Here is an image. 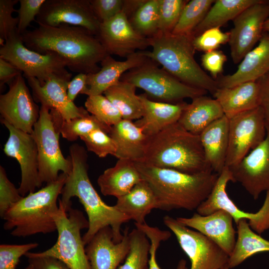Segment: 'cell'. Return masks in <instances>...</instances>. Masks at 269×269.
Returning <instances> with one entry per match:
<instances>
[{
	"label": "cell",
	"mask_w": 269,
	"mask_h": 269,
	"mask_svg": "<svg viewBox=\"0 0 269 269\" xmlns=\"http://www.w3.org/2000/svg\"><path fill=\"white\" fill-rule=\"evenodd\" d=\"M69 156L72 163L71 172L67 175L58 204L68 212L72 208L71 198L77 197L87 213L89 226L82 236L85 245L101 229L110 227L115 242L123 237L122 225L130 219L116 206L105 203L92 185L88 176V155L82 145L74 143L69 147Z\"/></svg>",
	"instance_id": "obj_1"
},
{
	"label": "cell",
	"mask_w": 269,
	"mask_h": 269,
	"mask_svg": "<svg viewBox=\"0 0 269 269\" xmlns=\"http://www.w3.org/2000/svg\"><path fill=\"white\" fill-rule=\"evenodd\" d=\"M21 36L28 48L40 53L54 52L64 59L69 69L78 73H97L101 68L98 64L108 55L97 37L80 26L39 24Z\"/></svg>",
	"instance_id": "obj_2"
},
{
	"label": "cell",
	"mask_w": 269,
	"mask_h": 269,
	"mask_svg": "<svg viewBox=\"0 0 269 269\" xmlns=\"http://www.w3.org/2000/svg\"><path fill=\"white\" fill-rule=\"evenodd\" d=\"M135 164L154 192L157 209L165 211L196 210L210 194L219 176L212 170L190 174L143 163Z\"/></svg>",
	"instance_id": "obj_3"
},
{
	"label": "cell",
	"mask_w": 269,
	"mask_h": 269,
	"mask_svg": "<svg viewBox=\"0 0 269 269\" xmlns=\"http://www.w3.org/2000/svg\"><path fill=\"white\" fill-rule=\"evenodd\" d=\"M141 163L190 174L213 171L206 160L199 135L178 122L148 136Z\"/></svg>",
	"instance_id": "obj_4"
},
{
	"label": "cell",
	"mask_w": 269,
	"mask_h": 269,
	"mask_svg": "<svg viewBox=\"0 0 269 269\" xmlns=\"http://www.w3.org/2000/svg\"><path fill=\"white\" fill-rule=\"evenodd\" d=\"M67 177L60 173L56 180L29 193L12 206L2 218L4 229L12 230L11 235L17 237L57 231L54 215L59 210L58 198Z\"/></svg>",
	"instance_id": "obj_5"
},
{
	"label": "cell",
	"mask_w": 269,
	"mask_h": 269,
	"mask_svg": "<svg viewBox=\"0 0 269 269\" xmlns=\"http://www.w3.org/2000/svg\"><path fill=\"white\" fill-rule=\"evenodd\" d=\"M149 58L182 82L213 95L218 88L216 80L208 75L194 57L192 36L157 33L149 38Z\"/></svg>",
	"instance_id": "obj_6"
},
{
	"label": "cell",
	"mask_w": 269,
	"mask_h": 269,
	"mask_svg": "<svg viewBox=\"0 0 269 269\" xmlns=\"http://www.w3.org/2000/svg\"><path fill=\"white\" fill-rule=\"evenodd\" d=\"M158 65L149 58L143 64L124 74L121 80L142 89L149 99L155 102L177 103L207 93L182 82Z\"/></svg>",
	"instance_id": "obj_7"
},
{
	"label": "cell",
	"mask_w": 269,
	"mask_h": 269,
	"mask_svg": "<svg viewBox=\"0 0 269 269\" xmlns=\"http://www.w3.org/2000/svg\"><path fill=\"white\" fill-rule=\"evenodd\" d=\"M54 219L58 232L56 243L49 249L35 253L55 258L69 269H91L81 235V231L89 226L83 213L72 208L67 213L59 205Z\"/></svg>",
	"instance_id": "obj_8"
},
{
	"label": "cell",
	"mask_w": 269,
	"mask_h": 269,
	"mask_svg": "<svg viewBox=\"0 0 269 269\" xmlns=\"http://www.w3.org/2000/svg\"><path fill=\"white\" fill-rule=\"evenodd\" d=\"M0 58L16 66L26 78H35L40 85L55 77L71 79L66 61L58 54L40 53L26 47L19 34L8 38L0 48Z\"/></svg>",
	"instance_id": "obj_9"
},
{
	"label": "cell",
	"mask_w": 269,
	"mask_h": 269,
	"mask_svg": "<svg viewBox=\"0 0 269 269\" xmlns=\"http://www.w3.org/2000/svg\"><path fill=\"white\" fill-rule=\"evenodd\" d=\"M50 109L41 105L39 117L32 134L36 143L40 181L48 184L56 180L61 171L67 175L72 169L70 156L65 158L60 148L59 124L52 117Z\"/></svg>",
	"instance_id": "obj_10"
},
{
	"label": "cell",
	"mask_w": 269,
	"mask_h": 269,
	"mask_svg": "<svg viewBox=\"0 0 269 269\" xmlns=\"http://www.w3.org/2000/svg\"><path fill=\"white\" fill-rule=\"evenodd\" d=\"M163 222L174 233L181 248L189 258L190 269L229 268V255L212 240L170 216H165Z\"/></svg>",
	"instance_id": "obj_11"
},
{
	"label": "cell",
	"mask_w": 269,
	"mask_h": 269,
	"mask_svg": "<svg viewBox=\"0 0 269 269\" xmlns=\"http://www.w3.org/2000/svg\"><path fill=\"white\" fill-rule=\"evenodd\" d=\"M267 134L266 121L259 106L229 119V144L225 166L232 167L257 147Z\"/></svg>",
	"instance_id": "obj_12"
},
{
	"label": "cell",
	"mask_w": 269,
	"mask_h": 269,
	"mask_svg": "<svg viewBox=\"0 0 269 269\" xmlns=\"http://www.w3.org/2000/svg\"><path fill=\"white\" fill-rule=\"evenodd\" d=\"M230 181L234 182L233 177L229 167L225 166L207 198L197 208V213L207 215L222 209L231 215L236 224L240 220H248L251 228L259 235L269 229V189L260 210L247 212L240 210L229 197L226 188Z\"/></svg>",
	"instance_id": "obj_13"
},
{
	"label": "cell",
	"mask_w": 269,
	"mask_h": 269,
	"mask_svg": "<svg viewBox=\"0 0 269 269\" xmlns=\"http://www.w3.org/2000/svg\"><path fill=\"white\" fill-rule=\"evenodd\" d=\"M1 123L9 131V137L4 144L5 154L16 159L21 169V181L18 188L20 195L35 192L42 184L39 176V161L37 145L32 134L15 128L2 119Z\"/></svg>",
	"instance_id": "obj_14"
},
{
	"label": "cell",
	"mask_w": 269,
	"mask_h": 269,
	"mask_svg": "<svg viewBox=\"0 0 269 269\" xmlns=\"http://www.w3.org/2000/svg\"><path fill=\"white\" fill-rule=\"evenodd\" d=\"M269 17L268 0L259 2L246 8L233 20V27L229 33V44L233 62L238 64L245 55L260 41L264 24Z\"/></svg>",
	"instance_id": "obj_15"
},
{
	"label": "cell",
	"mask_w": 269,
	"mask_h": 269,
	"mask_svg": "<svg viewBox=\"0 0 269 269\" xmlns=\"http://www.w3.org/2000/svg\"><path fill=\"white\" fill-rule=\"evenodd\" d=\"M8 91L0 96L1 119L15 128L32 134L39 117L36 105L22 74L9 84Z\"/></svg>",
	"instance_id": "obj_16"
},
{
	"label": "cell",
	"mask_w": 269,
	"mask_h": 269,
	"mask_svg": "<svg viewBox=\"0 0 269 269\" xmlns=\"http://www.w3.org/2000/svg\"><path fill=\"white\" fill-rule=\"evenodd\" d=\"M36 18L38 25L78 26L96 36L101 24L93 11L90 0H46Z\"/></svg>",
	"instance_id": "obj_17"
},
{
	"label": "cell",
	"mask_w": 269,
	"mask_h": 269,
	"mask_svg": "<svg viewBox=\"0 0 269 269\" xmlns=\"http://www.w3.org/2000/svg\"><path fill=\"white\" fill-rule=\"evenodd\" d=\"M96 37L110 55L127 58L150 46L149 38L138 33L123 12L101 23Z\"/></svg>",
	"instance_id": "obj_18"
},
{
	"label": "cell",
	"mask_w": 269,
	"mask_h": 269,
	"mask_svg": "<svg viewBox=\"0 0 269 269\" xmlns=\"http://www.w3.org/2000/svg\"><path fill=\"white\" fill-rule=\"evenodd\" d=\"M265 139L236 165L229 167L234 182H238L257 200L269 189V127Z\"/></svg>",
	"instance_id": "obj_19"
},
{
	"label": "cell",
	"mask_w": 269,
	"mask_h": 269,
	"mask_svg": "<svg viewBox=\"0 0 269 269\" xmlns=\"http://www.w3.org/2000/svg\"><path fill=\"white\" fill-rule=\"evenodd\" d=\"M129 233L126 227L121 241L116 243L110 227L99 230L85 246L91 269H117L129 252Z\"/></svg>",
	"instance_id": "obj_20"
},
{
	"label": "cell",
	"mask_w": 269,
	"mask_h": 269,
	"mask_svg": "<svg viewBox=\"0 0 269 269\" xmlns=\"http://www.w3.org/2000/svg\"><path fill=\"white\" fill-rule=\"evenodd\" d=\"M35 102L57 111L64 120L84 116L89 113L69 100L67 88L70 79L60 77L51 78L41 85L35 78H26Z\"/></svg>",
	"instance_id": "obj_21"
},
{
	"label": "cell",
	"mask_w": 269,
	"mask_h": 269,
	"mask_svg": "<svg viewBox=\"0 0 269 269\" xmlns=\"http://www.w3.org/2000/svg\"><path fill=\"white\" fill-rule=\"evenodd\" d=\"M183 225L203 234L217 244L229 256L235 243L237 232L233 225V218L227 211L220 209L207 215L195 213L190 218L178 217Z\"/></svg>",
	"instance_id": "obj_22"
},
{
	"label": "cell",
	"mask_w": 269,
	"mask_h": 269,
	"mask_svg": "<svg viewBox=\"0 0 269 269\" xmlns=\"http://www.w3.org/2000/svg\"><path fill=\"white\" fill-rule=\"evenodd\" d=\"M149 58L147 51H137L124 61H117L108 55L100 63L101 68L96 73L87 74L86 88L81 94L88 96L102 95L121 80L124 74L145 63Z\"/></svg>",
	"instance_id": "obj_23"
},
{
	"label": "cell",
	"mask_w": 269,
	"mask_h": 269,
	"mask_svg": "<svg viewBox=\"0 0 269 269\" xmlns=\"http://www.w3.org/2000/svg\"><path fill=\"white\" fill-rule=\"evenodd\" d=\"M269 72V35L264 33L259 44L248 52L232 74L220 75L216 79L219 88L256 81Z\"/></svg>",
	"instance_id": "obj_24"
},
{
	"label": "cell",
	"mask_w": 269,
	"mask_h": 269,
	"mask_svg": "<svg viewBox=\"0 0 269 269\" xmlns=\"http://www.w3.org/2000/svg\"><path fill=\"white\" fill-rule=\"evenodd\" d=\"M139 96L143 104L144 113L142 117L134 123L147 136L154 135L178 122L188 105L184 101L177 103L153 101L144 93Z\"/></svg>",
	"instance_id": "obj_25"
},
{
	"label": "cell",
	"mask_w": 269,
	"mask_h": 269,
	"mask_svg": "<svg viewBox=\"0 0 269 269\" xmlns=\"http://www.w3.org/2000/svg\"><path fill=\"white\" fill-rule=\"evenodd\" d=\"M109 134L117 146L116 157L142 162L148 136L134 122L122 119L111 127Z\"/></svg>",
	"instance_id": "obj_26"
},
{
	"label": "cell",
	"mask_w": 269,
	"mask_h": 269,
	"mask_svg": "<svg viewBox=\"0 0 269 269\" xmlns=\"http://www.w3.org/2000/svg\"><path fill=\"white\" fill-rule=\"evenodd\" d=\"M199 136L207 162L219 175L225 166L229 144V119L224 115L205 128Z\"/></svg>",
	"instance_id": "obj_27"
},
{
	"label": "cell",
	"mask_w": 269,
	"mask_h": 269,
	"mask_svg": "<svg viewBox=\"0 0 269 269\" xmlns=\"http://www.w3.org/2000/svg\"><path fill=\"white\" fill-rule=\"evenodd\" d=\"M213 96L220 104L224 115L229 119L259 106L260 86L256 81L230 88H218Z\"/></svg>",
	"instance_id": "obj_28"
},
{
	"label": "cell",
	"mask_w": 269,
	"mask_h": 269,
	"mask_svg": "<svg viewBox=\"0 0 269 269\" xmlns=\"http://www.w3.org/2000/svg\"><path fill=\"white\" fill-rule=\"evenodd\" d=\"M142 180L134 162L118 159L114 166L106 169L99 176L97 183L103 195L117 199L128 193Z\"/></svg>",
	"instance_id": "obj_29"
},
{
	"label": "cell",
	"mask_w": 269,
	"mask_h": 269,
	"mask_svg": "<svg viewBox=\"0 0 269 269\" xmlns=\"http://www.w3.org/2000/svg\"><path fill=\"white\" fill-rule=\"evenodd\" d=\"M192 100L178 122L188 132L199 135L208 126L223 117L224 114L215 98L202 95Z\"/></svg>",
	"instance_id": "obj_30"
},
{
	"label": "cell",
	"mask_w": 269,
	"mask_h": 269,
	"mask_svg": "<svg viewBox=\"0 0 269 269\" xmlns=\"http://www.w3.org/2000/svg\"><path fill=\"white\" fill-rule=\"evenodd\" d=\"M115 206L138 224L145 223L146 217L157 209V200L149 184L142 179L126 194L117 198Z\"/></svg>",
	"instance_id": "obj_31"
},
{
	"label": "cell",
	"mask_w": 269,
	"mask_h": 269,
	"mask_svg": "<svg viewBox=\"0 0 269 269\" xmlns=\"http://www.w3.org/2000/svg\"><path fill=\"white\" fill-rule=\"evenodd\" d=\"M236 225L237 238L229 256V269L237 267L255 254L269 252V241L254 231L247 220H240Z\"/></svg>",
	"instance_id": "obj_32"
},
{
	"label": "cell",
	"mask_w": 269,
	"mask_h": 269,
	"mask_svg": "<svg viewBox=\"0 0 269 269\" xmlns=\"http://www.w3.org/2000/svg\"><path fill=\"white\" fill-rule=\"evenodd\" d=\"M261 0H215L202 21L194 30V38L204 31L214 27H220L233 20L241 12Z\"/></svg>",
	"instance_id": "obj_33"
},
{
	"label": "cell",
	"mask_w": 269,
	"mask_h": 269,
	"mask_svg": "<svg viewBox=\"0 0 269 269\" xmlns=\"http://www.w3.org/2000/svg\"><path fill=\"white\" fill-rule=\"evenodd\" d=\"M136 88L131 83L120 80L104 93L119 111L123 119L137 120L143 115V104L135 93Z\"/></svg>",
	"instance_id": "obj_34"
},
{
	"label": "cell",
	"mask_w": 269,
	"mask_h": 269,
	"mask_svg": "<svg viewBox=\"0 0 269 269\" xmlns=\"http://www.w3.org/2000/svg\"><path fill=\"white\" fill-rule=\"evenodd\" d=\"M130 250L124 263L117 269H149L150 242L145 234L135 228L129 233Z\"/></svg>",
	"instance_id": "obj_35"
},
{
	"label": "cell",
	"mask_w": 269,
	"mask_h": 269,
	"mask_svg": "<svg viewBox=\"0 0 269 269\" xmlns=\"http://www.w3.org/2000/svg\"><path fill=\"white\" fill-rule=\"evenodd\" d=\"M214 1V0H189L171 33L192 36L194 30L203 19Z\"/></svg>",
	"instance_id": "obj_36"
},
{
	"label": "cell",
	"mask_w": 269,
	"mask_h": 269,
	"mask_svg": "<svg viewBox=\"0 0 269 269\" xmlns=\"http://www.w3.org/2000/svg\"><path fill=\"white\" fill-rule=\"evenodd\" d=\"M159 0H146L129 19L133 28L147 38L158 32Z\"/></svg>",
	"instance_id": "obj_37"
},
{
	"label": "cell",
	"mask_w": 269,
	"mask_h": 269,
	"mask_svg": "<svg viewBox=\"0 0 269 269\" xmlns=\"http://www.w3.org/2000/svg\"><path fill=\"white\" fill-rule=\"evenodd\" d=\"M111 127L99 121L89 113L84 116L77 117L69 121L61 120L59 126L60 134L63 138L69 141L76 140L78 137L86 135L91 132L102 129L108 134Z\"/></svg>",
	"instance_id": "obj_38"
},
{
	"label": "cell",
	"mask_w": 269,
	"mask_h": 269,
	"mask_svg": "<svg viewBox=\"0 0 269 269\" xmlns=\"http://www.w3.org/2000/svg\"><path fill=\"white\" fill-rule=\"evenodd\" d=\"M85 107L89 114L109 127L117 124L123 119L117 108L102 94L88 96Z\"/></svg>",
	"instance_id": "obj_39"
},
{
	"label": "cell",
	"mask_w": 269,
	"mask_h": 269,
	"mask_svg": "<svg viewBox=\"0 0 269 269\" xmlns=\"http://www.w3.org/2000/svg\"><path fill=\"white\" fill-rule=\"evenodd\" d=\"M189 0H159L158 32L171 33Z\"/></svg>",
	"instance_id": "obj_40"
},
{
	"label": "cell",
	"mask_w": 269,
	"mask_h": 269,
	"mask_svg": "<svg viewBox=\"0 0 269 269\" xmlns=\"http://www.w3.org/2000/svg\"><path fill=\"white\" fill-rule=\"evenodd\" d=\"M80 138L85 143L87 150L99 157L108 155L115 156L117 149L116 143L105 131L97 129Z\"/></svg>",
	"instance_id": "obj_41"
},
{
	"label": "cell",
	"mask_w": 269,
	"mask_h": 269,
	"mask_svg": "<svg viewBox=\"0 0 269 269\" xmlns=\"http://www.w3.org/2000/svg\"><path fill=\"white\" fill-rule=\"evenodd\" d=\"M140 229L145 234L150 242L149 269H161L156 260V253L161 242L165 241L170 237V232L161 230L157 227H151L146 223L141 225ZM176 269H188L186 261L181 259L178 263Z\"/></svg>",
	"instance_id": "obj_42"
},
{
	"label": "cell",
	"mask_w": 269,
	"mask_h": 269,
	"mask_svg": "<svg viewBox=\"0 0 269 269\" xmlns=\"http://www.w3.org/2000/svg\"><path fill=\"white\" fill-rule=\"evenodd\" d=\"M229 33L224 32L220 27L208 29L193 38L195 50L205 52L216 50L221 45L229 41Z\"/></svg>",
	"instance_id": "obj_43"
},
{
	"label": "cell",
	"mask_w": 269,
	"mask_h": 269,
	"mask_svg": "<svg viewBox=\"0 0 269 269\" xmlns=\"http://www.w3.org/2000/svg\"><path fill=\"white\" fill-rule=\"evenodd\" d=\"M38 246L37 243L21 245L1 244L0 269H15L20 257Z\"/></svg>",
	"instance_id": "obj_44"
},
{
	"label": "cell",
	"mask_w": 269,
	"mask_h": 269,
	"mask_svg": "<svg viewBox=\"0 0 269 269\" xmlns=\"http://www.w3.org/2000/svg\"><path fill=\"white\" fill-rule=\"evenodd\" d=\"M18 2L19 0H0V38L5 41L19 34L18 17H13L12 15L16 11L14 6Z\"/></svg>",
	"instance_id": "obj_45"
},
{
	"label": "cell",
	"mask_w": 269,
	"mask_h": 269,
	"mask_svg": "<svg viewBox=\"0 0 269 269\" xmlns=\"http://www.w3.org/2000/svg\"><path fill=\"white\" fill-rule=\"evenodd\" d=\"M18 188L8 179L6 171L0 166V216L2 219L6 212L22 198Z\"/></svg>",
	"instance_id": "obj_46"
},
{
	"label": "cell",
	"mask_w": 269,
	"mask_h": 269,
	"mask_svg": "<svg viewBox=\"0 0 269 269\" xmlns=\"http://www.w3.org/2000/svg\"><path fill=\"white\" fill-rule=\"evenodd\" d=\"M45 1L46 0H19L20 6L16 12L18 13L17 29L20 35L27 31L26 28L30 23L36 18Z\"/></svg>",
	"instance_id": "obj_47"
},
{
	"label": "cell",
	"mask_w": 269,
	"mask_h": 269,
	"mask_svg": "<svg viewBox=\"0 0 269 269\" xmlns=\"http://www.w3.org/2000/svg\"><path fill=\"white\" fill-rule=\"evenodd\" d=\"M93 11L100 23L122 11L124 0H90Z\"/></svg>",
	"instance_id": "obj_48"
},
{
	"label": "cell",
	"mask_w": 269,
	"mask_h": 269,
	"mask_svg": "<svg viewBox=\"0 0 269 269\" xmlns=\"http://www.w3.org/2000/svg\"><path fill=\"white\" fill-rule=\"evenodd\" d=\"M227 59L226 55L222 51L216 49L205 52L201 56V63L203 67L216 80L221 74Z\"/></svg>",
	"instance_id": "obj_49"
},
{
	"label": "cell",
	"mask_w": 269,
	"mask_h": 269,
	"mask_svg": "<svg viewBox=\"0 0 269 269\" xmlns=\"http://www.w3.org/2000/svg\"><path fill=\"white\" fill-rule=\"evenodd\" d=\"M25 256L28 258L32 269H69L63 262L54 257L38 256L29 252Z\"/></svg>",
	"instance_id": "obj_50"
},
{
	"label": "cell",
	"mask_w": 269,
	"mask_h": 269,
	"mask_svg": "<svg viewBox=\"0 0 269 269\" xmlns=\"http://www.w3.org/2000/svg\"><path fill=\"white\" fill-rule=\"evenodd\" d=\"M257 81L260 86L259 106L263 111L266 126L269 127V72Z\"/></svg>",
	"instance_id": "obj_51"
},
{
	"label": "cell",
	"mask_w": 269,
	"mask_h": 269,
	"mask_svg": "<svg viewBox=\"0 0 269 269\" xmlns=\"http://www.w3.org/2000/svg\"><path fill=\"white\" fill-rule=\"evenodd\" d=\"M22 72L16 66L6 60L0 58V90L5 84H9Z\"/></svg>",
	"instance_id": "obj_52"
},
{
	"label": "cell",
	"mask_w": 269,
	"mask_h": 269,
	"mask_svg": "<svg viewBox=\"0 0 269 269\" xmlns=\"http://www.w3.org/2000/svg\"><path fill=\"white\" fill-rule=\"evenodd\" d=\"M87 74L78 73L69 82L67 95L70 101L73 102L77 96L86 88Z\"/></svg>",
	"instance_id": "obj_53"
},
{
	"label": "cell",
	"mask_w": 269,
	"mask_h": 269,
	"mask_svg": "<svg viewBox=\"0 0 269 269\" xmlns=\"http://www.w3.org/2000/svg\"><path fill=\"white\" fill-rule=\"evenodd\" d=\"M146 0H124L122 11L129 19Z\"/></svg>",
	"instance_id": "obj_54"
},
{
	"label": "cell",
	"mask_w": 269,
	"mask_h": 269,
	"mask_svg": "<svg viewBox=\"0 0 269 269\" xmlns=\"http://www.w3.org/2000/svg\"><path fill=\"white\" fill-rule=\"evenodd\" d=\"M264 33L269 35V17L266 21L263 28Z\"/></svg>",
	"instance_id": "obj_55"
},
{
	"label": "cell",
	"mask_w": 269,
	"mask_h": 269,
	"mask_svg": "<svg viewBox=\"0 0 269 269\" xmlns=\"http://www.w3.org/2000/svg\"><path fill=\"white\" fill-rule=\"evenodd\" d=\"M25 269H32V267L30 264H29Z\"/></svg>",
	"instance_id": "obj_56"
},
{
	"label": "cell",
	"mask_w": 269,
	"mask_h": 269,
	"mask_svg": "<svg viewBox=\"0 0 269 269\" xmlns=\"http://www.w3.org/2000/svg\"><path fill=\"white\" fill-rule=\"evenodd\" d=\"M268 5L269 6V0H268Z\"/></svg>",
	"instance_id": "obj_57"
},
{
	"label": "cell",
	"mask_w": 269,
	"mask_h": 269,
	"mask_svg": "<svg viewBox=\"0 0 269 269\" xmlns=\"http://www.w3.org/2000/svg\"><path fill=\"white\" fill-rule=\"evenodd\" d=\"M229 269V268H227V269Z\"/></svg>",
	"instance_id": "obj_58"
}]
</instances>
